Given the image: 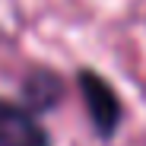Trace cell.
Instances as JSON below:
<instances>
[{
	"mask_svg": "<svg viewBox=\"0 0 146 146\" xmlns=\"http://www.w3.org/2000/svg\"><path fill=\"white\" fill-rule=\"evenodd\" d=\"M22 92H26V99H29L32 108L44 111V108H51V105L60 99V80L54 76L51 70H35L32 76L26 80Z\"/></svg>",
	"mask_w": 146,
	"mask_h": 146,
	"instance_id": "obj_3",
	"label": "cell"
},
{
	"mask_svg": "<svg viewBox=\"0 0 146 146\" xmlns=\"http://www.w3.org/2000/svg\"><path fill=\"white\" fill-rule=\"evenodd\" d=\"M76 83H80V92H83V102H86V111H89V121H92L95 133L102 140H111L121 127V99H117V92L92 70H80Z\"/></svg>",
	"mask_w": 146,
	"mask_h": 146,
	"instance_id": "obj_1",
	"label": "cell"
},
{
	"mask_svg": "<svg viewBox=\"0 0 146 146\" xmlns=\"http://www.w3.org/2000/svg\"><path fill=\"white\" fill-rule=\"evenodd\" d=\"M0 146H51V137L32 111L0 102Z\"/></svg>",
	"mask_w": 146,
	"mask_h": 146,
	"instance_id": "obj_2",
	"label": "cell"
}]
</instances>
